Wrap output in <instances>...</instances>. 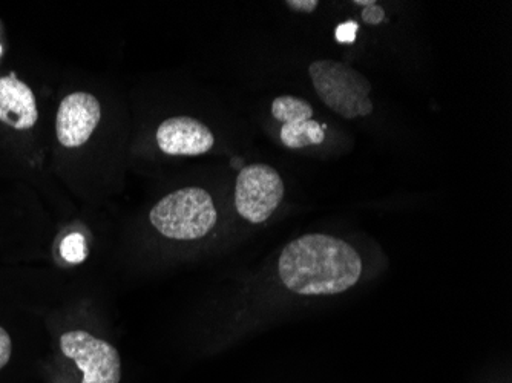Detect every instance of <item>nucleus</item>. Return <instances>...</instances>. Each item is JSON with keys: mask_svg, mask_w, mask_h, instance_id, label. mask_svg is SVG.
Instances as JSON below:
<instances>
[{"mask_svg": "<svg viewBox=\"0 0 512 383\" xmlns=\"http://www.w3.org/2000/svg\"><path fill=\"white\" fill-rule=\"evenodd\" d=\"M278 273L287 289L296 295H338L359 281L362 259L342 239L312 233L284 247Z\"/></svg>", "mask_w": 512, "mask_h": 383, "instance_id": "nucleus-1", "label": "nucleus"}, {"mask_svg": "<svg viewBox=\"0 0 512 383\" xmlns=\"http://www.w3.org/2000/svg\"><path fill=\"white\" fill-rule=\"evenodd\" d=\"M218 213L209 192L200 187H184L161 198L149 213L157 232L177 241L203 238L217 224Z\"/></svg>", "mask_w": 512, "mask_h": 383, "instance_id": "nucleus-2", "label": "nucleus"}, {"mask_svg": "<svg viewBox=\"0 0 512 383\" xmlns=\"http://www.w3.org/2000/svg\"><path fill=\"white\" fill-rule=\"evenodd\" d=\"M309 74L319 99L345 120L368 117L375 109L370 100L371 83L352 66L318 60L309 66Z\"/></svg>", "mask_w": 512, "mask_h": 383, "instance_id": "nucleus-3", "label": "nucleus"}, {"mask_svg": "<svg viewBox=\"0 0 512 383\" xmlns=\"http://www.w3.org/2000/svg\"><path fill=\"white\" fill-rule=\"evenodd\" d=\"M284 198V181L269 164L243 167L235 186V206L244 220L261 224L272 217Z\"/></svg>", "mask_w": 512, "mask_h": 383, "instance_id": "nucleus-4", "label": "nucleus"}, {"mask_svg": "<svg viewBox=\"0 0 512 383\" xmlns=\"http://www.w3.org/2000/svg\"><path fill=\"white\" fill-rule=\"evenodd\" d=\"M60 348L82 371V383H120L122 380V359L117 348L88 331H66L60 336Z\"/></svg>", "mask_w": 512, "mask_h": 383, "instance_id": "nucleus-5", "label": "nucleus"}, {"mask_svg": "<svg viewBox=\"0 0 512 383\" xmlns=\"http://www.w3.org/2000/svg\"><path fill=\"white\" fill-rule=\"evenodd\" d=\"M102 106L96 95L73 92L66 95L57 109L56 134L65 148H80L99 126Z\"/></svg>", "mask_w": 512, "mask_h": 383, "instance_id": "nucleus-6", "label": "nucleus"}, {"mask_svg": "<svg viewBox=\"0 0 512 383\" xmlns=\"http://www.w3.org/2000/svg\"><path fill=\"white\" fill-rule=\"evenodd\" d=\"M272 115L283 123L279 137L286 148H307L321 145L325 140L324 129L312 120L313 108L306 100L293 95L276 97L272 103Z\"/></svg>", "mask_w": 512, "mask_h": 383, "instance_id": "nucleus-7", "label": "nucleus"}, {"mask_svg": "<svg viewBox=\"0 0 512 383\" xmlns=\"http://www.w3.org/2000/svg\"><path fill=\"white\" fill-rule=\"evenodd\" d=\"M157 145L163 154L172 157H197L214 148L215 137L197 118L180 115L158 126Z\"/></svg>", "mask_w": 512, "mask_h": 383, "instance_id": "nucleus-8", "label": "nucleus"}, {"mask_svg": "<svg viewBox=\"0 0 512 383\" xmlns=\"http://www.w3.org/2000/svg\"><path fill=\"white\" fill-rule=\"evenodd\" d=\"M37 120L39 109L33 89L13 74L0 77V122L16 131H28Z\"/></svg>", "mask_w": 512, "mask_h": 383, "instance_id": "nucleus-9", "label": "nucleus"}, {"mask_svg": "<svg viewBox=\"0 0 512 383\" xmlns=\"http://www.w3.org/2000/svg\"><path fill=\"white\" fill-rule=\"evenodd\" d=\"M60 253H62L63 259L71 264H80L85 261L88 250H86L85 238L82 233H71L66 236L60 246Z\"/></svg>", "mask_w": 512, "mask_h": 383, "instance_id": "nucleus-10", "label": "nucleus"}, {"mask_svg": "<svg viewBox=\"0 0 512 383\" xmlns=\"http://www.w3.org/2000/svg\"><path fill=\"white\" fill-rule=\"evenodd\" d=\"M358 30V23H356L355 20H347V22L341 23V25H338V28H336V40H338L339 43H347V45H350V43L355 42L356 36H358Z\"/></svg>", "mask_w": 512, "mask_h": 383, "instance_id": "nucleus-11", "label": "nucleus"}, {"mask_svg": "<svg viewBox=\"0 0 512 383\" xmlns=\"http://www.w3.org/2000/svg\"><path fill=\"white\" fill-rule=\"evenodd\" d=\"M11 353H13L11 336L4 327H0V370L10 362Z\"/></svg>", "mask_w": 512, "mask_h": 383, "instance_id": "nucleus-12", "label": "nucleus"}, {"mask_svg": "<svg viewBox=\"0 0 512 383\" xmlns=\"http://www.w3.org/2000/svg\"><path fill=\"white\" fill-rule=\"evenodd\" d=\"M362 19H364L365 23H370V25H379L385 19L384 8L379 7L378 4L364 8Z\"/></svg>", "mask_w": 512, "mask_h": 383, "instance_id": "nucleus-13", "label": "nucleus"}, {"mask_svg": "<svg viewBox=\"0 0 512 383\" xmlns=\"http://www.w3.org/2000/svg\"><path fill=\"white\" fill-rule=\"evenodd\" d=\"M287 7L290 10L304 11V13H313L318 8V0H286Z\"/></svg>", "mask_w": 512, "mask_h": 383, "instance_id": "nucleus-14", "label": "nucleus"}, {"mask_svg": "<svg viewBox=\"0 0 512 383\" xmlns=\"http://www.w3.org/2000/svg\"><path fill=\"white\" fill-rule=\"evenodd\" d=\"M378 2L376 0H355V5H359V7H371V5H376Z\"/></svg>", "mask_w": 512, "mask_h": 383, "instance_id": "nucleus-15", "label": "nucleus"}, {"mask_svg": "<svg viewBox=\"0 0 512 383\" xmlns=\"http://www.w3.org/2000/svg\"><path fill=\"white\" fill-rule=\"evenodd\" d=\"M0 54H2V45H0Z\"/></svg>", "mask_w": 512, "mask_h": 383, "instance_id": "nucleus-16", "label": "nucleus"}]
</instances>
